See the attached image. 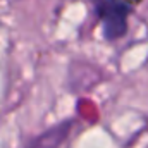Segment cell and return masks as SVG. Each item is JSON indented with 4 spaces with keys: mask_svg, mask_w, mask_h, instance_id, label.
<instances>
[{
    "mask_svg": "<svg viewBox=\"0 0 148 148\" xmlns=\"http://www.w3.org/2000/svg\"><path fill=\"white\" fill-rule=\"evenodd\" d=\"M69 127H71V122H64V124H60V126H57L53 129H48L47 133L38 136L31 143L29 148H57L64 141V138L67 136Z\"/></svg>",
    "mask_w": 148,
    "mask_h": 148,
    "instance_id": "7a4b0ae2",
    "label": "cell"
},
{
    "mask_svg": "<svg viewBox=\"0 0 148 148\" xmlns=\"http://www.w3.org/2000/svg\"><path fill=\"white\" fill-rule=\"evenodd\" d=\"M93 3L107 40L121 38L127 31V16L131 10L129 3L122 0H95Z\"/></svg>",
    "mask_w": 148,
    "mask_h": 148,
    "instance_id": "6da1fadb",
    "label": "cell"
}]
</instances>
